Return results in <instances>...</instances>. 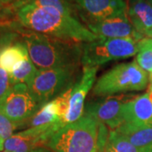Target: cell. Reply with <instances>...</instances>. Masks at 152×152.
Returning <instances> with one entry per match:
<instances>
[{
	"label": "cell",
	"mask_w": 152,
	"mask_h": 152,
	"mask_svg": "<svg viewBox=\"0 0 152 152\" xmlns=\"http://www.w3.org/2000/svg\"><path fill=\"white\" fill-rule=\"evenodd\" d=\"M98 67L83 66V73L80 80L72 88L69 108L64 118V125L79 120L84 114L85 101L89 91L96 80Z\"/></svg>",
	"instance_id": "9c48e42d"
},
{
	"label": "cell",
	"mask_w": 152,
	"mask_h": 152,
	"mask_svg": "<svg viewBox=\"0 0 152 152\" xmlns=\"http://www.w3.org/2000/svg\"><path fill=\"white\" fill-rule=\"evenodd\" d=\"M147 40H148V42H149V43L151 44V45L152 46V38H147Z\"/></svg>",
	"instance_id": "f1b7e54d"
},
{
	"label": "cell",
	"mask_w": 152,
	"mask_h": 152,
	"mask_svg": "<svg viewBox=\"0 0 152 152\" xmlns=\"http://www.w3.org/2000/svg\"><path fill=\"white\" fill-rule=\"evenodd\" d=\"M148 1H149V2H150L151 4V5H152V0H148Z\"/></svg>",
	"instance_id": "f546056e"
},
{
	"label": "cell",
	"mask_w": 152,
	"mask_h": 152,
	"mask_svg": "<svg viewBox=\"0 0 152 152\" xmlns=\"http://www.w3.org/2000/svg\"><path fill=\"white\" fill-rule=\"evenodd\" d=\"M81 18L89 19V23L102 21L127 14L125 0H75Z\"/></svg>",
	"instance_id": "30bf717a"
},
{
	"label": "cell",
	"mask_w": 152,
	"mask_h": 152,
	"mask_svg": "<svg viewBox=\"0 0 152 152\" xmlns=\"http://www.w3.org/2000/svg\"><path fill=\"white\" fill-rule=\"evenodd\" d=\"M128 101L124 96L88 102L85 107L84 115L90 116L99 124L107 126L110 130H115L124 123V105Z\"/></svg>",
	"instance_id": "ba28073f"
},
{
	"label": "cell",
	"mask_w": 152,
	"mask_h": 152,
	"mask_svg": "<svg viewBox=\"0 0 152 152\" xmlns=\"http://www.w3.org/2000/svg\"><path fill=\"white\" fill-rule=\"evenodd\" d=\"M87 27L98 38L134 37L139 41L143 39L142 34L134 29L127 14L102 21L88 23Z\"/></svg>",
	"instance_id": "8fae6325"
},
{
	"label": "cell",
	"mask_w": 152,
	"mask_h": 152,
	"mask_svg": "<svg viewBox=\"0 0 152 152\" xmlns=\"http://www.w3.org/2000/svg\"><path fill=\"white\" fill-rule=\"evenodd\" d=\"M23 4L54 8L64 14L75 17H76V13L78 12L75 0H23L18 3V7Z\"/></svg>",
	"instance_id": "2e32d148"
},
{
	"label": "cell",
	"mask_w": 152,
	"mask_h": 152,
	"mask_svg": "<svg viewBox=\"0 0 152 152\" xmlns=\"http://www.w3.org/2000/svg\"><path fill=\"white\" fill-rule=\"evenodd\" d=\"M125 123L152 127V91L133 97L124 105Z\"/></svg>",
	"instance_id": "7c38bea8"
},
{
	"label": "cell",
	"mask_w": 152,
	"mask_h": 152,
	"mask_svg": "<svg viewBox=\"0 0 152 152\" xmlns=\"http://www.w3.org/2000/svg\"><path fill=\"white\" fill-rule=\"evenodd\" d=\"M13 87L10 79V74L0 68V104L4 100Z\"/></svg>",
	"instance_id": "7402d4cb"
},
{
	"label": "cell",
	"mask_w": 152,
	"mask_h": 152,
	"mask_svg": "<svg viewBox=\"0 0 152 152\" xmlns=\"http://www.w3.org/2000/svg\"><path fill=\"white\" fill-rule=\"evenodd\" d=\"M4 5L0 3V12H2V11L4 10Z\"/></svg>",
	"instance_id": "83f0119b"
},
{
	"label": "cell",
	"mask_w": 152,
	"mask_h": 152,
	"mask_svg": "<svg viewBox=\"0 0 152 152\" xmlns=\"http://www.w3.org/2000/svg\"><path fill=\"white\" fill-rule=\"evenodd\" d=\"M4 148V140L0 134V151H2Z\"/></svg>",
	"instance_id": "d4e9b609"
},
{
	"label": "cell",
	"mask_w": 152,
	"mask_h": 152,
	"mask_svg": "<svg viewBox=\"0 0 152 152\" xmlns=\"http://www.w3.org/2000/svg\"><path fill=\"white\" fill-rule=\"evenodd\" d=\"M22 124L14 123L4 115L0 113V134L6 140L7 139L10 138L13 135L14 131L16 130L19 127H20Z\"/></svg>",
	"instance_id": "44dd1931"
},
{
	"label": "cell",
	"mask_w": 152,
	"mask_h": 152,
	"mask_svg": "<svg viewBox=\"0 0 152 152\" xmlns=\"http://www.w3.org/2000/svg\"><path fill=\"white\" fill-rule=\"evenodd\" d=\"M149 76L135 61L124 63L101 76L92 89L94 96H110L118 93L139 91L148 86Z\"/></svg>",
	"instance_id": "277c9868"
},
{
	"label": "cell",
	"mask_w": 152,
	"mask_h": 152,
	"mask_svg": "<svg viewBox=\"0 0 152 152\" xmlns=\"http://www.w3.org/2000/svg\"><path fill=\"white\" fill-rule=\"evenodd\" d=\"M115 131L141 151H145L152 145V127L139 126L124 122Z\"/></svg>",
	"instance_id": "9a60e30c"
},
{
	"label": "cell",
	"mask_w": 152,
	"mask_h": 152,
	"mask_svg": "<svg viewBox=\"0 0 152 152\" xmlns=\"http://www.w3.org/2000/svg\"><path fill=\"white\" fill-rule=\"evenodd\" d=\"M127 15L131 24L140 34L152 29V5L148 0H129Z\"/></svg>",
	"instance_id": "5bb4252c"
},
{
	"label": "cell",
	"mask_w": 152,
	"mask_h": 152,
	"mask_svg": "<svg viewBox=\"0 0 152 152\" xmlns=\"http://www.w3.org/2000/svg\"><path fill=\"white\" fill-rule=\"evenodd\" d=\"M145 35H146L147 37H149L150 38H152V29L151 30V31H149Z\"/></svg>",
	"instance_id": "4316f807"
},
{
	"label": "cell",
	"mask_w": 152,
	"mask_h": 152,
	"mask_svg": "<svg viewBox=\"0 0 152 152\" xmlns=\"http://www.w3.org/2000/svg\"><path fill=\"white\" fill-rule=\"evenodd\" d=\"M42 108L30 92L26 84L13 86L0 104V113L14 123L24 124Z\"/></svg>",
	"instance_id": "52a82bcc"
},
{
	"label": "cell",
	"mask_w": 152,
	"mask_h": 152,
	"mask_svg": "<svg viewBox=\"0 0 152 152\" xmlns=\"http://www.w3.org/2000/svg\"><path fill=\"white\" fill-rule=\"evenodd\" d=\"M136 63L146 72H152V46L147 38H143L139 42V52L137 53Z\"/></svg>",
	"instance_id": "ffe728a7"
},
{
	"label": "cell",
	"mask_w": 152,
	"mask_h": 152,
	"mask_svg": "<svg viewBox=\"0 0 152 152\" xmlns=\"http://www.w3.org/2000/svg\"><path fill=\"white\" fill-rule=\"evenodd\" d=\"M13 38L8 36L0 42V68L9 74L15 70L16 67L25 59L29 58L26 43H11Z\"/></svg>",
	"instance_id": "4fadbf2b"
},
{
	"label": "cell",
	"mask_w": 152,
	"mask_h": 152,
	"mask_svg": "<svg viewBox=\"0 0 152 152\" xmlns=\"http://www.w3.org/2000/svg\"><path fill=\"white\" fill-rule=\"evenodd\" d=\"M17 0H0V3L4 5H7V4H12L14 2H15Z\"/></svg>",
	"instance_id": "cb8c5ba5"
},
{
	"label": "cell",
	"mask_w": 152,
	"mask_h": 152,
	"mask_svg": "<svg viewBox=\"0 0 152 152\" xmlns=\"http://www.w3.org/2000/svg\"><path fill=\"white\" fill-rule=\"evenodd\" d=\"M38 71L37 68L28 58L17 66L16 69L10 74V79L12 86L19 84H26L32 80Z\"/></svg>",
	"instance_id": "e0dca14e"
},
{
	"label": "cell",
	"mask_w": 152,
	"mask_h": 152,
	"mask_svg": "<svg viewBox=\"0 0 152 152\" xmlns=\"http://www.w3.org/2000/svg\"><path fill=\"white\" fill-rule=\"evenodd\" d=\"M109 131L105 124L83 114L55 132L45 147L53 152H102Z\"/></svg>",
	"instance_id": "7a4b0ae2"
},
{
	"label": "cell",
	"mask_w": 152,
	"mask_h": 152,
	"mask_svg": "<svg viewBox=\"0 0 152 152\" xmlns=\"http://www.w3.org/2000/svg\"><path fill=\"white\" fill-rule=\"evenodd\" d=\"M31 152H53V151H51L50 150H48V149H46V148H44V147H40V148H37V149L34 150V151Z\"/></svg>",
	"instance_id": "603a6c76"
},
{
	"label": "cell",
	"mask_w": 152,
	"mask_h": 152,
	"mask_svg": "<svg viewBox=\"0 0 152 152\" xmlns=\"http://www.w3.org/2000/svg\"><path fill=\"white\" fill-rule=\"evenodd\" d=\"M139 40L134 37L98 38L82 45L81 64L98 67L110 61L129 58L139 52Z\"/></svg>",
	"instance_id": "8992f818"
},
{
	"label": "cell",
	"mask_w": 152,
	"mask_h": 152,
	"mask_svg": "<svg viewBox=\"0 0 152 152\" xmlns=\"http://www.w3.org/2000/svg\"><path fill=\"white\" fill-rule=\"evenodd\" d=\"M144 152H152V145H150L147 149H145V150L144 151Z\"/></svg>",
	"instance_id": "484cf974"
},
{
	"label": "cell",
	"mask_w": 152,
	"mask_h": 152,
	"mask_svg": "<svg viewBox=\"0 0 152 152\" xmlns=\"http://www.w3.org/2000/svg\"><path fill=\"white\" fill-rule=\"evenodd\" d=\"M40 148L31 139L19 132L4 140L5 151L10 152H31Z\"/></svg>",
	"instance_id": "d6986e66"
},
{
	"label": "cell",
	"mask_w": 152,
	"mask_h": 152,
	"mask_svg": "<svg viewBox=\"0 0 152 152\" xmlns=\"http://www.w3.org/2000/svg\"><path fill=\"white\" fill-rule=\"evenodd\" d=\"M3 152H10V151H3Z\"/></svg>",
	"instance_id": "4dcf8cb0"
},
{
	"label": "cell",
	"mask_w": 152,
	"mask_h": 152,
	"mask_svg": "<svg viewBox=\"0 0 152 152\" xmlns=\"http://www.w3.org/2000/svg\"><path fill=\"white\" fill-rule=\"evenodd\" d=\"M80 64L51 69H38L27 84L28 89L41 107L61 96L75 86Z\"/></svg>",
	"instance_id": "5b68a950"
},
{
	"label": "cell",
	"mask_w": 152,
	"mask_h": 152,
	"mask_svg": "<svg viewBox=\"0 0 152 152\" xmlns=\"http://www.w3.org/2000/svg\"><path fill=\"white\" fill-rule=\"evenodd\" d=\"M29 58L40 70L81 64L82 45L32 32L24 36Z\"/></svg>",
	"instance_id": "3957f363"
},
{
	"label": "cell",
	"mask_w": 152,
	"mask_h": 152,
	"mask_svg": "<svg viewBox=\"0 0 152 152\" xmlns=\"http://www.w3.org/2000/svg\"><path fill=\"white\" fill-rule=\"evenodd\" d=\"M102 152H144L132 145L115 130L109 131L108 138Z\"/></svg>",
	"instance_id": "ac0fdd59"
},
{
	"label": "cell",
	"mask_w": 152,
	"mask_h": 152,
	"mask_svg": "<svg viewBox=\"0 0 152 152\" xmlns=\"http://www.w3.org/2000/svg\"><path fill=\"white\" fill-rule=\"evenodd\" d=\"M17 18L24 27L50 37L77 43L98 39L77 17L64 14L54 8L23 4L19 6Z\"/></svg>",
	"instance_id": "6da1fadb"
}]
</instances>
